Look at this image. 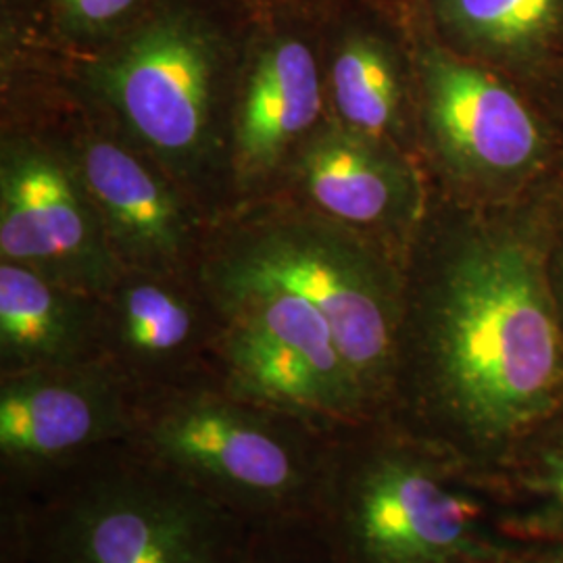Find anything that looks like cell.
<instances>
[{
	"instance_id": "6da1fadb",
	"label": "cell",
	"mask_w": 563,
	"mask_h": 563,
	"mask_svg": "<svg viewBox=\"0 0 563 563\" xmlns=\"http://www.w3.org/2000/svg\"><path fill=\"white\" fill-rule=\"evenodd\" d=\"M562 402V318L523 242H467L405 302L390 420L490 474Z\"/></svg>"
},
{
	"instance_id": "7a4b0ae2",
	"label": "cell",
	"mask_w": 563,
	"mask_h": 563,
	"mask_svg": "<svg viewBox=\"0 0 563 563\" xmlns=\"http://www.w3.org/2000/svg\"><path fill=\"white\" fill-rule=\"evenodd\" d=\"M316 522L334 563H505L488 474L390 418L342 426Z\"/></svg>"
},
{
	"instance_id": "3957f363",
	"label": "cell",
	"mask_w": 563,
	"mask_h": 563,
	"mask_svg": "<svg viewBox=\"0 0 563 563\" xmlns=\"http://www.w3.org/2000/svg\"><path fill=\"white\" fill-rule=\"evenodd\" d=\"M253 526L128 443L0 501V563H244Z\"/></svg>"
},
{
	"instance_id": "277c9868",
	"label": "cell",
	"mask_w": 563,
	"mask_h": 563,
	"mask_svg": "<svg viewBox=\"0 0 563 563\" xmlns=\"http://www.w3.org/2000/svg\"><path fill=\"white\" fill-rule=\"evenodd\" d=\"M336 432L242 399L209 374L136 393L125 443L260 526L316 518Z\"/></svg>"
},
{
	"instance_id": "5b68a950",
	"label": "cell",
	"mask_w": 563,
	"mask_h": 563,
	"mask_svg": "<svg viewBox=\"0 0 563 563\" xmlns=\"http://www.w3.org/2000/svg\"><path fill=\"white\" fill-rule=\"evenodd\" d=\"M205 295L222 330L211 374L230 393L325 432L376 420L330 323L295 290L216 263Z\"/></svg>"
},
{
	"instance_id": "8992f818",
	"label": "cell",
	"mask_w": 563,
	"mask_h": 563,
	"mask_svg": "<svg viewBox=\"0 0 563 563\" xmlns=\"http://www.w3.org/2000/svg\"><path fill=\"white\" fill-rule=\"evenodd\" d=\"M278 282L330 323L342 355L376 418H388L407 295L393 269L341 230L318 222L265 228L223 260Z\"/></svg>"
},
{
	"instance_id": "52a82bcc",
	"label": "cell",
	"mask_w": 563,
	"mask_h": 563,
	"mask_svg": "<svg viewBox=\"0 0 563 563\" xmlns=\"http://www.w3.org/2000/svg\"><path fill=\"white\" fill-rule=\"evenodd\" d=\"M134 397L104 362L2 376L0 501L30 499L104 446L125 443Z\"/></svg>"
},
{
	"instance_id": "ba28073f",
	"label": "cell",
	"mask_w": 563,
	"mask_h": 563,
	"mask_svg": "<svg viewBox=\"0 0 563 563\" xmlns=\"http://www.w3.org/2000/svg\"><path fill=\"white\" fill-rule=\"evenodd\" d=\"M218 48L201 23L169 13L136 30L102 65L121 120L167 162L195 159L209 139Z\"/></svg>"
},
{
	"instance_id": "9c48e42d",
	"label": "cell",
	"mask_w": 563,
	"mask_h": 563,
	"mask_svg": "<svg viewBox=\"0 0 563 563\" xmlns=\"http://www.w3.org/2000/svg\"><path fill=\"white\" fill-rule=\"evenodd\" d=\"M59 159L11 144L0 169V253L60 286L102 299L120 284L102 239L101 213Z\"/></svg>"
},
{
	"instance_id": "30bf717a",
	"label": "cell",
	"mask_w": 563,
	"mask_h": 563,
	"mask_svg": "<svg viewBox=\"0 0 563 563\" xmlns=\"http://www.w3.org/2000/svg\"><path fill=\"white\" fill-rule=\"evenodd\" d=\"M422 81L430 132L460 172L509 178L539 162V123L504 81L444 51L423 55Z\"/></svg>"
},
{
	"instance_id": "8fae6325",
	"label": "cell",
	"mask_w": 563,
	"mask_h": 563,
	"mask_svg": "<svg viewBox=\"0 0 563 563\" xmlns=\"http://www.w3.org/2000/svg\"><path fill=\"white\" fill-rule=\"evenodd\" d=\"M220 330L180 288L136 278L101 299V362L134 393L190 383L211 374Z\"/></svg>"
},
{
	"instance_id": "7c38bea8",
	"label": "cell",
	"mask_w": 563,
	"mask_h": 563,
	"mask_svg": "<svg viewBox=\"0 0 563 563\" xmlns=\"http://www.w3.org/2000/svg\"><path fill=\"white\" fill-rule=\"evenodd\" d=\"M88 362H101V299L74 292L21 263L2 262V376Z\"/></svg>"
},
{
	"instance_id": "4fadbf2b",
	"label": "cell",
	"mask_w": 563,
	"mask_h": 563,
	"mask_svg": "<svg viewBox=\"0 0 563 563\" xmlns=\"http://www.w3.org/2000/svg\"><path fill=\"white\" fill-rule=\"evenodd\" d=\"M322 111V84L311 48L297 38L265 46L242 90L234 130L244 176H260L280 162Z\"/></svg>"
},
{
	"instance_id": "5bb4252c",
	"label": "cell",
	"mask_w": 563,
	"mask_h": 563,
	"mask_svg": "<svg viewBox=\"0 0 563 563\" xmlns=\"http://www.w3.org/2000/svg\"><path fill=\"white\" fill-rule=\"evenodd\" d=\"M301 176L309 197L341 222L390 220L409 209L416 192L411 172L383 142L344 125L309 141Z\"/></svg>"
},
{
	"instance_id": "9a60e30c",
	"label": "cell",
	"mask_w": 563,
	"mask_h": 563,
	"mask_svg": "<svg viewBox=\"0 0 563 563\" xmlns=\"http://www.w3.org/2000/svg\"><path fill=\"white\" fill-rule=\"evenodd\" d=\"M81 181L121 246L144 262H169L184 244L180 207L155 174L113 142H90Z\"/></svg>"
},
{
	"instance_id": "2e32d148",
	"label": "cell",
	"mask_w": 563,
	"mask_h": 563,
	"mask_svg": "<svg viewBox=\"0 0 563 563\" xmlns=\"http://www.w3.org/2000/svg\"><path fill=\"white\" fill-rule=\"evenodd\" d=\"M499 520L518 541H563V402L490 474Z\"/></svg>"
},
{
	"instance_id": "e0dca14e",
	"label": "cell",
	"mask_w": 563,
	"mask_h": 563,
	"mask_svg": "<svg viewBox=\"0 0 563 563\" xmlns=\"http://www.w3.org/2000/svg\"><path fill=\"white\" fill-rule=\"evenodd\" d=\"M401 76L384 42L355 34L332 65V99L344 128L383 141L401 123Z\"/></svg>"
},
{
	"instance_id": "ac0fdd59",
	"label": "cell",
	"mask_w": 563,
	"mask_h": 563,
	"mask_svg": "<svg viewBox=\"0 0 563 563\" xmlns=\"http://www.w3.org/2000/svg\"><path fill=\"white\" fill-rule=\"evenodd\" d=\"M437 4L462 38L504 57L541 51L563 25V0H437Z\"/></svg>"
},
{
	"instance_id": "d6986e66",
	"label": "cell",
	"mask_w": 563,
	"mask_h": 563,
	"mask_svg": "<svg viewBox=\"0 0 563 563\" xmlns=\"http://www.w3.org/2000/svg\"><path fill=\"white\" fill-rule=\"evenodd\" d=\"M244 563H334L316 518L253 526Z\"/></svg>"
},
{
	"instance_id": "ffe728a7",
	"label": "cell",
	"mask_w": 563,
	"mask_h": 563,
	"mask_svg": "<svg viewBox=\"0 0 563 563\" xmlns=\"http://www.w3.org/2000/svg\"><path fill=\"white\" fill-rule=\"evenodd\" d=\"M71 23L86 30L104 27L132 9L136 0H59Z\"/></svg>"
},
{
	"instance_id": "44dd1931",
	"label": "cell",
	"mask_w": 563,
	"mask_h": 563,
	"mask_svg": "<svg viewBox=\"0 0 563 563\" xmlns=\"http://www.w3.org/2000/svg\"><path fill=\"white\" fill-rule=\"evenodd\" d=\"M505 563H563V541H518Z\"/></svg>"
},
{
	"instance_id": "7402d4cb",
	"label": "cell",
	"mask_w": 563,
	"mask_h": 563,
	"mask_svg": "<svg viewBox=\"0 0 563 563\" xmlns=\"http://www.w3.org/2000/svg\"><path fill=\"white\" fill-rule=\"evenodd\" d=\"M555 301H558V309H560V318H562L563 325V290L562 295H555Z\"/></svg>"
}]
</instances>
